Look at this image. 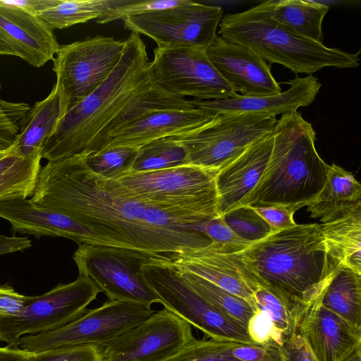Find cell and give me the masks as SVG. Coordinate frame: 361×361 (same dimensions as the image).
Listing matches in <instances>:
<instances>
[{"label":"cell","mask_w":361,"mask_h":361,"mask_svg":"<svg viewBox=\"0 0 361 361\" xmlns=\"http://www.w3.org/2000/svg\"><path fill=\"white\" fill-rule=\"evenodd\" d=\"M343 361H361V345H358L344 360Z\"/></svg>","instance_id":"48"},{"label":"cell","mask_w":361,"mask_h":361,"mask_svg":"<svg viewBox=\"0 0 361 361\" xmlns=\"http://www.w3.org/2000/svg\"><path fill=\"white\" fill-rule=\"evenodd\" d=\"M152 82L170 94L217 100L237 94L209 59L206 50L189 46L157 47L149 62Z\"/></svg>","instance_id":"13"},{"label":"cell","mask_w":361,"mask_h":361,"mask_svg":"<svg viewBox=\"0 0 361 361\" xmlns=\"http://www.w3.org/2000/svg\"><path fill=\"white\" fill-rule=\"evenodd\" d=\"M223 216L237 235L248 241L256 242L271 233L267 223L252 207H238Z\"/></svg>","instance_id":"36"},{"label":"cell","mask_w":361,"mask_h":361,"mask_svg":"<svg viewBox=\"0 0 361 361\" xmlns=\"http://www.w3.org/2000/svg\"><path fill=\"white\" fill-rule=\"evenodd\" d=\"M41 152L20 157L10 149L0 159V199L33 195L41 169Z\"/></svg>","instance_id":"30"},{"label":"cell","mask_w":361,"mask_h":361,"mask_svg":"<svg viewBox=\"0 0 361 361\" xmlns=\"http://www.w3.org/2000/svg\"><path fill=\"white\" fill-rule=\"evenodd\" d=\"M361 206V185L354 176L334 163L319 192L306 207L310 217L322 223L340 218Z\"/></svg>","instance_id":"24"},{"label":"cell","mask_w":361,"mask_h":361,"mask_svg":"<svg viewBox=\"0 0 361 361\" xmlns=\"http://www.w3.org/2000/svg\"><path fill=\"white\" fill-rule=\"evenodd\" d=\"M8 5L17 7L25 12L39 16L44 11L56 5L59 0H3Z\"/></svg>","instance_id":"45"},{"label":"cell","mask_w":361,"mask_h":361,"mask_svg":"<svg viewBox=\"0 0 361 361\" xmlns=\"http://www.w3.org/2000/svg\"><path fill=\"white\" fill-rule=\"evenodd\" d=\"M139 148L128 146L105 147L85 157L91 171L106 179L115 180L130 171Z\"/></svg>","instance_id":"34"},{"label":"cell","mask_w":361,"mask_h":361,"mask_svg":"<svg viewBox=\"0 0 361 361\" xmlns=\"http://www.w3.org/2000/svg\"><path fill=\"white\" fill-rule=\"evenodd\" d=\"M142 274L159 303L212 339L236 343L254 342L243 324L223 313L189 288L170 267L149 257Z\"/></svg>","instance_id":"10"},{"label":"cell","mask_w":361,"mask_h":361,"mask_svg":"<svg viewBox=\"0 0 361 361\" xmlns=\"http://www.w3.org/2000/svg\"><path fill=\"white\" fill-rule=\"evenodd\" d=\"M206 53L218 73L239 95L262 97L282 91L270 66L251 49L217 35Z\"/></svg>","instance_id":"17"},{"label":"cell","mask_w":361,"mask_h":361,"mask_svg":"<svg viewBox=\"0 0 361 361\" xmlns=\"http://www.w3.org/2000/svg\"><path fill=\"white\" fill-rule=\"evenodd\" d=\"M30 298V296L20 294L13 287L0 281V319L18 313Z\"/></svg>","instance_id":"43"},{"label":"cell","mask_w":361,"mask_h":361,"mask_svg":"<svg viewBox=\"0 0 361 361\" xmlns=\"http://www.w3.org/2000/svg\"><path fill=\"white\" fill-rule=\"evenodd\" d=\"M100 292L90 278L79 274L71 283L30 296L18 313L0 319V341L14 345L23 336L60 329L82 316Z\"/></svg>","instance_id":"12"},{"label":"cell","mask_w":361,"mask_h":361,"mask_svg":"<svg viewBox=\"0 0 361 361\" xmlns=\"http://www.w3.org/2000/svg\"><path fill=\"white\" fill-rule=\"evenodd\" d=\"M232 354L240 361H281L280 345L273 341L238 343L233 348Z\"/></svg>","instance_id":"40"},{"label":"cell","mask_w":361,"mask_h":361,"mask_svg":"<svg viewBox=\"0 0 361 361\" xmlns=\"http://www.w3.org/2000/svg\"><path fill=\"white\" fill-rule=\"evenodd\" d=\"M32 354L14 345L0 347V361H31Z\"/></svg>","instance_id":"47"},{"label":"cell","mask_w":361,"mask_h":361,"mask_svg":"<svg viewBox=\"0 0 361 361\" xmlns=\"http://www.w3.org/2000/svg\"><path fill=\"white\" fill-rule=\"evenodd\" d=\"M172 269L193 291L247 329V324L256 310L246 300L199 276L186 271Z\"/></svg>","instance_id":"32"},{"label":"cell","mask_w":361,"mask_h":361,"mask_svg":"<svg viewBox=\"0 0 361 361\" xmlns=\"http://www.w3.org/2000/svg\"><path fill=\"white\" fill-rule=\"evenodd\" d=\"M101 361H104V360H102Z\"/></svg>","instance_id":"52"},{"label":"cell","mask_w":361,"mask_h":361,"mask_svg":"<svg viewBox=\"0 0 361 361\" xmlns=\"http://www.w3.org/2000/svg\"><path fill=\"white\" fill-rule=\"evenodd\" d=\"M222 39L251 49L265 61L279 63L294 73L308 75L325 67L359 66V52L329 48L271 20L259 5L238 13H227L219 25Z\"/></svg>","instance_id":"5"},{"label":"cell","mask_w":361,"mask_h":361,"mask_svg":"<svg viewBox=\"0 0 361 361\" xmlns=\"http://www.w3.org/2000/svg\"><path fill=\"white\" fill-rule=\"evenodd\" d=\"M13 145V142L10 141L8 140L0 137V152L8 151L11 148Z\"/></svg>","instance_id":"49"},{"label":"cell","mask_w":361,"mask_h":361,"mask_svg":"<svg viewBox=\"0 0 361 361\" xmlns=\"http://www.w3.org/2000/svg\"><path fill=\"white\" fill-rule=\"evenodd\" d=\"M186 164L183 147L171 137L156 140L141 146L130 171H151Z\"/></svg>","instance_id":"33"},{"label":"cell","mask_w":361,"mask_h":361,"mask_svg":"<svg viewBox=\"0 0 361 361\" xmlns=\"http://www.w3.org/2000/svg\"><path fill=\"white\" fill-rule=\"evenodd\" d=\"M151 257L134 249L82 243L73 259L79 274L90 278L109 300L151 306L159 300L141 271Z\"/></svg>","instance_id":"11"},{"label":"cell","mask_w":361,"mask_h":361,"mask_svg":"<svg viewBox=\"0 0 361 361\" xmlns=\"http://www.w3.org/2000/svg\"><path fill=\"white\" fill-rule=\"evenodd\" d=\"M276 122L264 114H216L207 125L171 137L184 149L186 164L220 170L271 133Z\"/></svg>","instance_id":"8"},{"label":"cell","mask_w":361,"mask_h":361,"mask_svg":"<svg viewBox=\"0 0 361 361\" xmlns=\"http://www.w3.org/2000/svg\"><path fill=\"white\" fill-rule=\"evenodd\" d=\"M247 330L251 339L255 343L273 341L279 344L272 323L269 316L262 311H255L247 324Z\"/></svg>","instance_id":"42"},{"label":"cell","mask_w":361,"mask_h":361,"mask_svg":"<svg viewBox=\"0 0 361 361\" xmlns=\"http://www.w3.org/2000/svg\"><path fill=\"white\" fill-rule=\"evenodd\" d=\"M198 228L211 240V243L224 252H240L253 243L237 235L227 225L224 216L209 220L198 225Z\"/></svg>","instance_id":"37"},{"label":"cell","mask_w":361,"mask_h":361,"mask_svg":"<svg viewBox=\"0 0 361 361\" xmlns=\"http://www.w3.org/2000/svg\"><path fill=\"white\" fill-rule=\"evenodd\" d=\"M322 296L305 313L298 334L316 361H343L361 345V327L323 306Z\"/></svg>","instance_id":"18"},{"label":"cell","mask_w":361,"mask_h":361,"mask_svg":"<svg viewBox=\"0 0 361 361\" xmlns=\"http://www.w3.org/2000/svg\"><path fill=\"white\" fill-rule=\"evenodd\" d=\"M185 0H123L109 13L96 20L99 24H106L117 20L142 13L174 7Z\"/></svg>","instance_id":"38"},{"label":"cell","mask_w":361,"mask_h":361,"mask_svg":"<svg viewBox=\"0 0 361 361\" xmlns=\"http://www.w3.org/2000/svg\"><path fill=\"white\" fill-rule=\"evenodd\" d=\"M219 170L191 164L128 171L109 179L121 192L182 215L207 221L220 216L216 177Z\"/></svg>","instance_id":"6"},{"label":"cell","mask_w":361,"mask_h":361,"mask_svg":"<svg viewBox=\"0 0 361 361\" xmlns=\"http://www.w3.org/2000/svg\"><path fill=\"white\" fill-rule=\"evenodd\" d=\"M31 247L27 237L6 236L0 234V255L21 252Z\"/></svg>","instance_id":"46"},{"label":"cell","mask_w":361,"mask_h":361,"mask_svg":"<svg viewBox=\"0 0 361 361\" xmlns=\"http://www.w3.org/2000/svg\"><path fill=\"white\" fill-rule=\"evenodd\" d=\"M103 347L83 345L32 354L31 361H101Z\"/></svg>","instance_id":"39"},{"label":"cell","mask_w":361,"mask_h":361,"mask_svg":"<svg viewBox=\"0 0 361 361\" xmlns=\"http://www.w3.org/2000/svg\"><path fill=\"white\" fill-rule=\"evenodd\" d=\"M125 42L121 59L109 78L58 120L42 147V159L55 161L102 149L109 124L133 99L154 84L140 35L131 32Z\"/></svg>","instance_id":"2"},{"label":"cell","mask_w":361,"mask_h":361,"mask_svg":"<svg viewBox=\"0 0 361 361\" xmlns=\"http://www.w3.org/2000/svg\"><path fill=\"white\" fill-rule=\"evenodd\" d=\"M253 208L267 223L270 227L271 233L297 225L293 219L295 212L299 209L297 207L273 205Z\"/></svg>","instance_id":"41"},{"label":"cell","mask_w":361,"mask_h":361,"mask_svg":"<svg viewBox=\"0 0 361 361\" xmlns=\"http://www.w3.org/2000/svg\"><path fill=\"white\" fill-rule=\"evenodd\" d=\"M155 312L151 306L108 300L60 329L23 336L14 345L31 353L83 345L104 347Z\"/></svg>","instance_id":"9"},{"label":"cell","mask_w":361,"mask_h":361,"mask_svg":"<svg viewBox=\"0 0 361 361\" xmlns=\"http://www.w3.org/2000/svg\"><path fill=\"white\" fill-rule=\"evenodd\" d=\"M290 87L279 94L262 97H235L217 100L194 99L196 107L212 114H255L272 116L297 111L315 99L322 84L313 75L289 80Z\"/></svg>","instance_id":"21"},{"label":"cell","mask_w":361,"mask_h":361,"mask_svg":"<svg viewBox=\"0 0 361 361\" xmlns=\"http://www.w3.org/2000/svg\"><path fill=\"white\" fill-rule=\"evenodd\" d=\"M236 344L212 338H195L163 361H240L232 354V349Z\"/></svg>","instance_id":"35"},{"label":"cell","mask_w":361,"mask_h":361,"mask_svg":"<svg viewBox=\"0 0 361 361\" xmlns=\"http://www.w3.org/2000/svg\"><path fill=\"white\" fill-rule=\"evenodd\" d=\"M274 21L292 31L323 43L322 23L329 7L313 1H267L259 4Z\"/></svg>","instance_id":"25"},{"label":"cell","mask_w":361,"mask_h":361,"mask_svg":"<svg viewBox=\"0 0 361 361\" xmlns=\"http://www.w3.org/2000/svg\"><path fill=\"white\" fill-rule=\"evenodd\" d=\"M0 42L30 65L40 68L53 60L60 45L39 16L0 0Z\"/></svg>","instance_id":"19"},{"label":"cell","mask_w":361,"mask_h":361,"mask_svg":"<svg viewBox=\"0 0 361 361\" xmlns=\"http://www.w3.org/2000/svg\"><path fill=\"white\" fill-rule=\"evenodd\" d=\"M30 200L89 228L99 245L134 249L158 257L209 245L204 221L139 201L87 167L84 156L41 166Z\"/></svg>","instance_id":"1"},{"label":"cell","mask_w":361,"mask_h":361,"mask_svg":"<svg viewBox=\"0 0 361 361\" xmlns=\"http://www.w3.org/2000/svg\"><path fill=\"white\" fill-rule=\"evenodd\" d=\"M123 0H59L41 13L40 17L51 30L99 19Z\"/></svg>","instance_id":"31"},{"label":"cell","mask_w":361,"mask_h":361,"mask_svg":"<svg viewBox=\"0 0 361 361\" xmlns=\"http://www.w3.org/2000/svg\"><path fill=\"white\" fill-rule=\"evenodd\" d=\"M125 40L97 35L60 45L53 61L59 117L95 91L119 63Z\"/></svg>","instance_id":"7"},{"label":"cell","mask_w":361,"mask_h":361,"mask_svg":"<svg viewBox=\"0 0 361 361\" xmlns=\"http://www.w3.org/2000/svg\"><path fill=\"white\" fill-rule=\"evenodd\" d=\"M222 16L219 6L185 0L174 7L130 16L123 21L126 30L146 35L159 47L189 46L206 50L217 36Z\"/></svg>","instance_id":"14"},{"label":"cell","mask_w":361,"mask_h":361,"mask_svg":"<svg viewBox=\"0 0 361 361\" xmlns=\"http://www.w3.org/2000/svg\"><path fill=\"white\" fill-rule=\"evenodd\" d=\"M156 259L173 269L199 276L246 300L255 310L253 290L257 284L235 253L214 245L160 255Z\"/></svg>","instance_id":"16"},{"label":"cell","mask_w":361,"mask_h":361,"mask_svg":"<svg viewBox=\"0 0 361 361\" xmlns=\"http://www.w3.org/2000/svg\"><path fill=\"white\" fill-rule=\"evenodd\" d=\"M253 298L256 310L269 316L280 345L298 334L304 314L311 306L259 285L253 290Z\"/></svg>","instance_id":"28"},{"label":"cell","mask_w":361,"mask_h":361,"mask_svg":"<svg viewBox=\"0 0 361 361\" xmlns=\"http://www.w3.org/2000/svg\"><path fill=\"white\" fill-rule=\"evenodd\" d=\"M0 55H10L16 56L15 53L1 42H0Z\"/></svg>","instance_id":"50"},{"label":"cell","mask_w":361,"mask_h":361,"mask_svg":"<svg viewBox=\"0 0 361 361\" xmlns=\"http://www.w3.org/2000/svg\"><path fill=\"white\" fill-rule=\"evenodd\" d=\"M320 228L331 257L361 274V206Z\"/></svg>","instance_id":"26"},{"label":"cell","mask_w":361,"mask_h":361,"mask_svg":"<svg viewBox=\"0 0 361 361\" xmlns=\"http://www.w3.org/2000/svg\"><path fill=\"white\" fill-rule=\"evenodd\" d=\"M191 325L164 309L103 347L104 361H163L194 340Z\"/></svg>","instance_id":"15"},{"label":"cell","mask_w":361,"mask_h":361,"mask_svg":"<svg viewBox=\"0 0 361 361\" xmlns=\"http://www.w3.org/2000/svg\"><path fill=\"white\" fill-rule=\"evenodd\" d=\"M257 285L312 305L341 264L327 252L320 224H297L270 233L234 252Z\"/></svg>","instance_id":"3"},{"label":"cell","mask_w":361,"mask_h":361,"mask_svg":"<svg viewBox=\"0 0 361 361\" xmlns=\"http://www.w3.org/2000/svg\"><path fill=\"white\" fill-rule=\"evenodd\" d=\"M321 303L346 321L361 327V274L340 264Z\"/></svg>","instance_id":"29"},{"label":"cell","mask_w":361,"mask_h":361,"mask_svg":"<svg viewBox=\"0 0 361 361\" xmlns=\"http://www.w3.org/2000/svg\"><path fill=\"white\" fill-rule=\"evenodd\" d=\"M7 152H8V151L7 152H0V159L1 157H3Z\"/></svg>","instance_id":"51"},{"label":"cell","mask_w":361,"mask_h":361,"mask_svg":"<svg viewBox=\"0 0 361 361\" xmlns=\"http://www.w3.org/2000/svg\"><path fill=\"white\" fill-rule=\"evenodd\" d=\"M272 133L252 145L236 159L219 171L216 186L220 216L240 207L259 181L271 155Z\"/></svg>","instance_id":"23"},{"label":"cell","mask_w":361,"mask_h":361,"mask_svg":"<svg viewBox=\"0 0 361 361\" xmlns=\"http://www.w3.org/2000/svg\"><path fill=\"white\" fill-rule=\"evenodd\" d=\"M280 349L281 361H316L299 334L285 341Z\"/></svg>","instance_id":"44"},{"label":"cell","mask_w":361,"mask_h":361,"mask_svg":"<svg viewBox=\"0 0 361 361\" xmlns=\"http://www.w3.org/2000/svg\"><path fill=\"white\" fill-rule=\"evenodd\" d=\"M272 134L267 166L240 207L283 205L300 209L322 189L330 165L317 153L312 124L298 111L282 115Z\"/></svg>","instance_id":"4"},{"label":"cell","mask_w":361,"mask_h":361,"mask_svg":"<svg viewBox=\"0 0 361 361\" xmlns=\"http://www.w3.org/2000/svg\"><path fill=\"white\" fill-rule=\"evenodd\" d=\"M59 117V102L55 86L48 96L35 104L23 117L11 150L20 157L39 151Z\"/></svg>","instance_id":"27"},{"label":"cell","mask_w":361,"mask_h":361,"mask_svg":"<svg viewBox=\"0 0 361 361\" xmlns=\"http://www.w3.org/2000/svg\"><path fill=\"white\" fill-rule=\"evenodd\" d=\"M216 114L195 107L190 109H159L151 111L112 135L105 147L128 146L140 148L149 142L178 136L211 122Z\"/></svg>","instance_id":"22"},{"label":"cell","mask_w":361,"mask_h":361,"mask_svg":"<svg viewBox=\"0 0 361 361\" xmlns=\"http://www.w3.org/2000/svg\"><path fill=\"white\" fill-rule=\"evenodd\" d=\"M0 218L11 225L15 233L62 237L78 245H99L94 233L85 226L58 212L38 206L23 196L0 199Z\"/></svg>","instance_id":"20"}]
</instances>
